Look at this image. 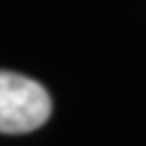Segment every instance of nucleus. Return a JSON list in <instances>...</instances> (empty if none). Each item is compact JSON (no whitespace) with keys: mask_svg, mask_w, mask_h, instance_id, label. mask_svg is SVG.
<instances>
[{"mask_svg":"<svg viewBox=\"0 0 146 146\" xmlns=\"http://www.w3.org/2000/svg\"><path fill=\"white\" fill-rule=\"evenodd\" d=\"M52 113L48 90L24 74L0 70V133L22 135L46 124Z\"/></svg>","mask_w":146,"mask_h":146,"instance_id":"f257e3e1","label":"nucleus"}]
</instances>
